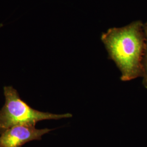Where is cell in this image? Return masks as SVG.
Wrapping results in <instances>:
<instances>
[{
    "label": "cell",
    "mask_w": 147,
    "mask_h": 147,
    "mask_svg": "<svg viewBox=\"0 0 147 147\" xmlns=\"http://www.w3.org/2000/svg\"><path fill=\"white\" fill-rule=\"evenodd\" d=\"M143 25L142 21H134L125 26L110 28L101 36L109 58L121 71L122 81L143 76L145 48Z\"/></svg>",
    "instance_id": "6da1fadb"
},
{
    "label": "cell",
    "mask_w": 147,
    "mask_h": 147,
    "mask_svg": "<svg viewBox=\"0 0 147 147\" xmlns=\"http://www.w3.org/2000/svg\"><path fill=\"white\" fill-rule=\"evenodd\" d=\"M5 103L0 110V134L11 127L34 125L38 121L58 120L73 117L71 113L54 114L32 109L21 99L18 91L12 86H5Z\"/></svg>",
    "instance_id": "7a4b0ae2"
},
{
    "label": "cell",
    "mask_w": 147,
    "mask_h": 147,
    "mask_svg": "<svg viewBox=\"0 0 147 147\" xmlns=\"http://www.w3.org/2000/svg\"><path fill=\"white\" fill-rule=\"evenodd\" d=\"M144 32L145 35V48L142 61L143 66V84L147 89V22L144 24Z\"/></svg>",
    "instance_id": "277c9868"
},
{
    "label": "cell",
    "mask_w": 147,
    "mask_h": 147,
    "mask_svg": "<svg viewBox=\"0 0 147 147\" xmlns=\"http://www.w3.org/2000/svg\"><path fill=\"white\" fill-rule=\"evenodd\" d=\"M51 130L28 125L13 126L0 134V147H22L27 142L42 140V136Z\"/></svg>",
    "instance_id": "3957f363"
}]
</instances>
